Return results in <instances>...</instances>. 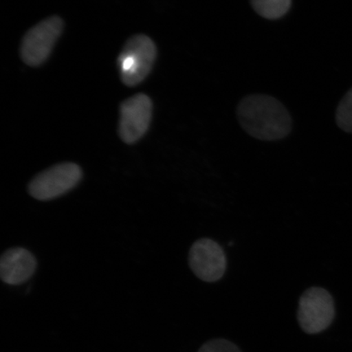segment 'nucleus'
<instances>
[{
	"label": "nucleus",
	"mask_w": 352,
	"mask_h": 352,
	"mask_svg": "<svg viewBox=\"0 0 352 352\" xmlns=\"http://www.w3.org/2000/svg\"><path fill=\"white\" fill-rule=\"evenodd\" d=\"M236 116L246 133L264 142L284 139L292 130V120L288 110L270 96H245L237 107Z\"/></svg>",
	"instance_id": "obj_1"
},
{
	"label": "nucleus",
	"mask_w": 352,
	"mask_h": 352,
	"mask_svg": "<svg viewBox=\"0 0 352 352\" xmlns=\"http://www.w3.org/2000/svg\"><path fill=\"white\" fill-rule=\"evenodd\" d=\"M81 167L73 162H63L38 174L30 182V196L39 201H48L63 196L80 182Z\"/></svg>",
	"instance_id": "obj_3"
},
{
	"label": "nucleus",
	"mask_w": 352,
	"mask_h": 352,
	"mask_svg": "<svg viewBox=\"0 0 352 352\" xmlns=\"http://www.w3.org/2000/svg\"><path fill=\"white\" fill-rule=\"evenodd\" d=\"M198 352H241L237 346L230 341L214 340L206 342Z\"/></svg>",
	"instance_id": "obj_11"
},
{
	"label": "nucleus",
	"mask_w": 352,
	"mask_h": 352,
	"mask_svg": "<svg viewBox=\"0 0 352 352\" xmlns=\"http://www.w3.org/2000/svg\"><path fill=\"white\" fill-rule=\"evenodd\" d=\"M151 99L144 94H138L121 104L118 133L123 142L134 144L146 133L152 118Z\"/></svg>",
	"instance_id": "obj_7"
},
{
	"label": "nucleus",
	"mask_w": 352,
	"mask_h": 352,
	"mask_svg": "<svg viewBox=\"0 0 352 352\" xmlns=\"http://www.w3.org/2000/svg\"><path fill=\"white\" fill-rule=\"evenodd\" d=\"M336 120L340 129L352 134V87L338 104Z\"/></svg>",
	"instance_id": "obj_10"
},
{
	"label": "nucleus",
	"mask_w": 352,
	"mask_h": 352,
	"mask_svg": "<svg viewBox=\"0 0 352 352\" xmlns=\"http://www.w3.org/2000/svg\"><path fill=\"white\" fill-rule=\"evenodd\" d=\"M250 3L257 14L267 20L281 19L292 8V0H250Z\"/></svg>",
	"instance_id": "obj_9"
},
{
	"label": "nucleus",
	"mask_w": 352,
	"mask_h": 352,
	"mask_svg": "<svg viewBox=\"0 0 352 352\" xmlns=\"http://www.w3.org/2000/svg\"><path fill=\"white\" fill-rule=\"evenodd\" d=\"M334 314L333 299L327 289L311 287L299 299L297 318L307 333L324 331L333 322Z\"/></svg>",
	"instance_id": "obj_4"
},
{
	"label": "nucleus",
	"mask_w": 352,
	"mask_h": 352,
	"mask_svg": "<svg viewBox=\"0 0 352 352\" xmlns=\"http://www.w3.org/2000/svg\"><path fill=\"white\" fill-rule=\"evenodd\" d=\"M63 21L51 16L39 22L25 34L21 43V56L25 64L38 66L50 56L63 30Z\"/></svg>",
	"instance_id": "obj_5"
},
{
	"label": "nucleus",
	"mask_w": 352,
	"mask_h": 352,
	"mask_svg": "<svg viewBox=\"0 0 352 352\" xmlns=\"http://www.w3.org/2000/svg\"><path fill=\"white\" fill-rule=\"evenodd\" d=\"M157 56L155 44L144 34L129 39L118 57V67L124 85L134 87L151 73Z\"/></svg>",
	"instance_id": "obj_2"
},
{
	"label": "nucleus",
	"mask_w": 352,
	"mask_h": 352,
	"mask_svg": "<svg viewBox=\"0 0 352 352\" xmlns=\"http://www.w3.org/2000/svg\"><path fill=\"white\" fill-rule=\"evenodd\" d=\"M37 262L29 250L16 248L6 250L0 261V276L3 283L17 285L25 283L34 274Z\"/></svg>",
	"instance_id": "obj_8"
},
{
	"label": "nucleus",
	"mask_w": 352,
	"mask_h": 352,
	"mask_svg": "<svg viewBox=\"0 0 352 352\" xmlns=\"http://www.w3.org/2000/svg\"><path fill=\"white\" fill-rule=\"evenodd\" d=\"M188 263L198 278L211 283L221 279L226 274L227 258L217 241L201 239L192 245Z\"/></svg>",
	"instance_id": "obj_6"
}]
</instances>
